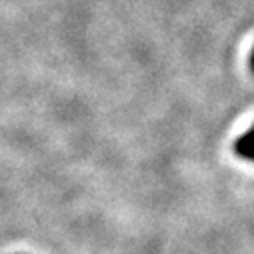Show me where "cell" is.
Masks as SVG:
<instances>
[{"mask_svg": "<svg viewBox=\"0 0 254 254\" xmlns=\"http://www.w3.org/2000/svg\"><path fill=\"white\" fill-rule=\"evenodd\" d=\"M234 152L242 158V160H248V162H254V124L250 128L240 134L234 142Z\"/></svg>", "mask_w": 254, "mask_h": 254, "instance_id": "cell-1", "label": "cell"}, {"mask_svg": "<svg viewBox=\"0 0 254 254\" xmlns=\"http://www.w3.org/2000/svg\"><path fill=\"white\" fill-rule=\"evenodd\" d=\"M248 66H250V72L254 74V48H252V52H250V60H248Z\"/></svg>", "mask_w": 254, "mask_h": 254, "instance_id": "cell-2", "label": "cell"}]
</instances>
